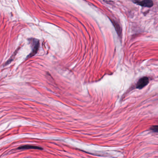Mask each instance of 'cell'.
Masks as SVG:
<instances>
[{"label":"cell","mask_w":158,"mask_h":158,"mask_svg":"<svg viewBox=\"0 0 158 158\" xmlns=\"http://www.w3.org/2000/svg\"><path fill=\"white\" fill-rule=\"evenodd\" d=\"M19 149H35L42 150L43 149L40 147L37 146H31V145H25L18 148Z\"/></svg>","instance_id":"cell-5"},{"label":"cell","mask_w":158,"mask_h":158,"mask_svg":"<svg viewBox=\"0 0 158 158\" xmlns=\"http://www.w3.org/2000/svg\"><path fill=\"white\" fill-rule=\"evenodd\" d=\"M149 82V78L147 77H142L140 78L138 82L137 83L136 88L139 89H141L146 86Z\"/></svg>","instance_id":"cell-2"},{"label":"cell","mask_w":158,"mask_h":158,"mask_svg":"<svg viewBox=\"0 0 158 158\" xmlns=\"http://www.w3.org/2000/svg\"><path fill=\"white\" fill-rule=\"evenodd\" d=\"M134 2L139 6L147 8H151L153 5V2L152 0H142L141 1L135 0Z\"/></svg>","instance_id":"cell-1"},{"label":"cell","mask_w":158,"mask_h":158,"mask_svg":"<svg viewBox=\"0 0 158 158\" xmlns=\"http://www.w3.org/2000/svg\"><path fill=\"white\" fill-rule=\"evenodd\" d=\"M111 21L113 25L114 26V28H115L118 35L121 37V35H122V30H121L120 26L116 22H114V20H111Z\"/></svg>","instance_id":"cell-4"},{"label":"cell","mask_w":158,"mask_h":158,"mask_svg":"<svg viewBox=\"0 0 158 158\" xmlns=\"http://www.w3.org/2000/svg\"><path fill=\"white\" fill-rule=\"evenodd\" d=\"M32 48H33V51H32V52L31 54L29 55L28 57H31L32 56H34L38 50L39 47V41L37 40L34 39L32 40Z\"/></svg>","instance_id":"cell-3"},{"label":"cell","mask_w":158,"mask_h":158,"mask_svg":"<svg viewBox=\"0 0 158 158\" xmlns=\"http://www.w3.org/2000/svg\"><path fill=\"white\" fill-rule=\"evenodd\" d=\"M150 129L153 132H158V126H152Z\"/></svg>","instance_id":"cell-6"}]
</instances>
